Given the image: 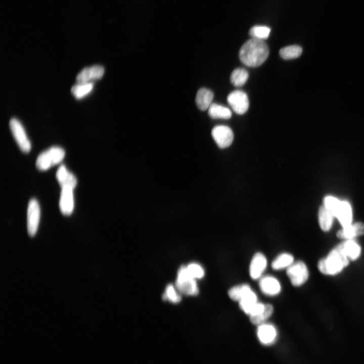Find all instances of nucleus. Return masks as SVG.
I'll list each match as a JSON object with an SVG mask.
<instances>
[{"label": "nucleus", "instance_id": "f257e3e1", "mask_svg": "<svg viewBox=\"0 0 364 364\" xmlns=\"http://www.w3.org/2000/svg\"><path fill=\"white\" fill-rule=\"evenodd\" d=\"M269 53V48L264 40L251 38L241 47L239 56L240 61L244 65L256 67L265 62Z\"/></svg>", "mask_w": 364, "mask_h": 364}, {"label": "nucleus", "instance_id": "f03ea898", "mask_svg": "<svg viewBox=\"0 0 364 364\" xmlns=\"http://www.w3.org/2000/svg\"><path fill=\"white\" fill-rule=\"evenodd\" d=\"M349 260L342 243L333 248L326 258L320 259L317 267L320 272L324 275H335L348 265Z\"/></svg>", "mask_w": 364, "mask_h": 364}, {"label": "nucleus", "instance_id": "7ed1b4c3", "mask_svg": "<svg viewBox=\"0 0 364 364\" xmlns=\"http://www.w3.org/2000/svg\"><path fill=\"white\" fill-rule=\"evenodd\" d=\"M324 205L338 219L343 228L351 224L352 211L348 203L327 196L324 199Z\"/></svg>", "mask_w": 364, "mask_h": 364}, {"label": "nucleus", "instance_id": "20e7f679", "mask_svg": "<svg viewBox=\"0 0 364 364\" xmlns=\"http://www.w3.org/2000/svg\"><path fill=\"white\" fill-rule=\"evenodd\" d=\"M175 287L180 293L187 295H196L199 292L196 279L190 276L184 265L181 266L178 270Z\"/></svg>", "mask_w": 364, "mask_h": 364}, {"label": "nucleus", "instance_id": "39448f33", "mask_svg": "<svg viewBox=\"0 0 364 364\" xmlns=\"http://www.w3.org/2000/svg\"><path fill=\"white\" fill-rule=\"evenodd\" d=\"M65 156L64 150L59 147H53L41 153L36 161V166L40 170H46L60 163Z\"/></svg>", "mask_w": 364, "mask_h": 364}, {"label": "nucleus", "instance_id": "423d86ee", "mask_svg": "<svg viewBox=\"0 0 364 364\" xmlns=\"http://www.w3.org/2000/svg\"><path fill=\"white\" fill-rule=\"evenodd\" d=\"M287 275L292 284L298 287L306 282L309 274L305 264L301 261H297L287 268Z\"/></svg>", "mask_w": 364, "mask_h": 364}, {"label": "nucleus", "instance_id": "0eeeda50", "mask_svg": "<svg viewBox=\"0 0 364 364\" xmlns=\"http://www.w3.org/2000/svg\"><path fill=\"white\" fill-rule=\"evenodd\" d=\"M9 126L20 150L24 153L29 152L31 149V144L21 123L18 120L13 118L10 120Z\"/></svg>", "mask_w": 364, "mask_h": 364}, {"label": "nucleus", "instance_id": "6e6552de", "mask_svg": "<svg viewBox=\"0 0 364 364\" xmlns=\"http://www.w3.org/2000/svg\"><path fill=\"white\" fill-rule=\"evenodd\" d=\"M227 101L234 111L239 115L246 113L249 108L248 96L242 90H236L231 92L227 97Z\"/></svg>", "mask_w": 364, "mask_h": 364}, {"label": "nucleus", "instance_id": "1a4fd4ad", "mask_svg": "<svg viewBox=\"0 0 364 364\" xmlns=\"http://www.w3.org/2000/svg\"><path fill=\"white\" fill-rule=\"evenodd\" d=\"M40 218V208L38 202L31 199L27 209V231L30 236L33 237L37 230Z\"/></svg>", "mask_w": 364, "mask_h": 364}, {"label": "nucleus", "instance_id": "9d476101", "mask_svg": "<svg viewBox=\"0 0 364 364\" xmlns=\"http://www.w3.org/2000/svg\"><path fill=\"white\" fill-rule=\"evenodd\" d=\"M212 136L218 146L225 148L231 145L234 139L232 130L225 125H217L211 131Z\"/></svg>", "mask_w": 364, "mask_h": 364}, {"label": "nucleus", "instance_id": "9b49d317", "mask_svg": "<svg viewBox=\"0 0 364 364\" xmlns=\"http://www.w3.org/2000/svg\"><path fill=\"white\" fill-rule=\"evenodd\" d=\"M104 73V68L100 65H94L83 69L77 75L76 81L78 83L90 82L92 80L99 79Z\"/></svg>", "mask_w": 364, "mask_h": 364}, {"label": "nucleus", "instance_id": "f8f14e48", "mask_svg": "<svg viewBox=\"0 0 364 364\" xmlns=\"http://www.w3.org/2000/svg\"><path fill=\"white\" fill-rule=\"evenodd\" d=\"M267 266L265 256L260 252L255 253L252 258L249 266V274L253 280L259 278Z\"/></svg>", "mask_w": 364, "mask_h": 364}, {"label": "nucleus", "instance_id": "ddd939ff", "mask_svg": "<svg viewBox=\"0 0 364 364\" xmlns=\"http://www.w3.org/2000/svg\"><path fill=\"white\" fill-rule=\"evenodd\" d=\"M257 334L261 343L264 345H270L276 341L277 332L272 325L263 323L258 326Z\"/></svg>", "mask_w": 364, "mask_h": 364}, {"label": "nucleus", "instance_id": "4468645a", "mask_svg": "<svg viewBox=\"0 0 364 364\" xmlns=\"http://www.w3.org/2000/svg\"><path fill=\"white\" fill-rule=\"evenodd\" d=\"M59 206L64 215H69L72 213L74 208L73 189L67 187L62 188Z\"/></svg>", "mask_w": 364, "mask_h": 364}, {"label": "nucleus", "instance_id": "2eb2a0df", "mask_svg": "<svg viewBox=\"0 0 364 364\" xmlns=\"http://www.w3.org/2000/svg\"><path fill=\"white\" fill-rule=\"evenodd\" d=\"M261 291L268 296H275L279 294L281 286L279 281L272 276H265L259 281Z\"/></svg>", "mask_w": 364, "mask_h": 364}, {"label": "nucleus", "instance_id": "dca6fc26", "mask_svg": "<svg viewBox=\"0 0 364 364\" xmlns=\"http://www.w3.org/2000/svg\"><path fill=\"white\" fill-rule=\"evenodd\" d=\"M56 177L62 188L67 187L73 189L76 186V177L66 169L64 165H61L58 168Z\"/></svg>", "mask_w": 364, "mask_h": 364}, {"label": "nucleus", "instance_id": "f3484780", "mask_svg": "<svg viewBox=\"0 0 364 364\" xmlns=\"http://www.w3.org/2000/svg\"><path fill=\"white\" fill-rule=\"evenodd\" d=\"M214 95L213 92L206 88L199 89L196 96L195 102L197 107L201 111L208 109L212 104Z\"/></svg>", "mask_w": 364, "mask_h": 364}, {"label": "nucleus", "instance_id": "a211bd4d", "mask_svg": "<svg viewBox=\"0 0 364 364\" xmlns=\"http://www.w3.org/2000/svg\"><path fill=\"white\" fill-rule=\"evenodd\" d=\"M363 234H364V224L357 222L343 228L337 232V236L340 239L349 240Z\"/></svg>", "mask_w": 364, "mask_h": 364}, {"label": "nucleus", "instance_id": "6ab92c4d", "mask_svg": "<svg viewBox=\"0 0 364 364\" xmlns=\"http://www.w3.org/2000/svg\"><path fill=\"white\" fill-rule=\"evenodd\" d=\"M257 302L256 294L252 289L247 292L239 301L240 307L248 315Z\"/></svg>", "mask_w": 364, "mask_h": 364}, {"label": "nucleus", "instance_id": "aec40b11", "mask_svg": "<svg viewBox=\"0 0 364 364\" xmlns=\"http://www.w3.org/2000/svg\"><path fill=\"white\" fill-rule=\"evenodd\" d=\"M208 115L213 119H228L232 116L231 111L222 105L212 103L208 108Z\"/></svg>", "mask_w": 364, "mask_h": 364}, {"label": "nucleus", "instance_id": "412c9836", "mask_svg": "<svg viewBox=\"0 0 364 364\" xmlns=\"http://www.w3.org/2000/svg\"><path fill=\"white\" fill-rule=\"evenodd\" d=\"M333 214L325 205L322 206L318 212V221L321 229L328 231L332 226Z\"/></svg>", "mask_w": 364, "mask_h": 364}, {"label": "nucleus", "instance_id": "4be33fe9", "mask_svg": "<svg viewBox=\"0 0 364 364\" xmlns=\"http://www.w3.org/2000/svg\"><path fill=\"white\" fill-rule=\"evenodd\" d=\"M274 311L273 306L270 304H265L263 308L257 314L250 316L251 322L256 325L265 323Z\"/></svg>", "mask_w": 364, "mask_h": 364}, {"label": "nucleus", "instance_id": "5701e85b", "mask_svg": "<svg viewBox=\"0 0 364 364\" xmlns=\"http://www.w3.org/2000/svg\"><path fill=\"white\" fill-rule=\"evenodd\" d=\"M294 262L293 256L287 253L279 255L272 261V268L275 270H281L288 268Z\"/></svg>", "mask_w": 364, "mask_h": 364}, {"label": "nucleus", "instance_id": "b1692460", "mask_svg": "<svg viewBox=\"0 0 364 364\" xmlns=\"http://www.w3.org/2000/svg\"><path fill=\"white\" fill-rule=\"evenodd\" d=\"M345 253L349 260L357 259L361 253L360 246L355 241L349 239L343 243Z\"/></svg>", "mask_w": 364, "mask_h": 364}, {"label": "nucleus", "instance_id": "393cba45", "mask_svg": "<svg viewBox=\"0 0 364 364\" xmlns=\"http://www.w3.org/2000/svg\"><path fill=\"white\" fill-rule=\"evenodd\" d=\"M247 71L242 68L235 69L230 76V81L232 84L237 87L243 85L248 78Z\"/></svg>", "mask_w": 364, "mask_h": 364}, {"label": "nucleus", "instance_id": "a878e982", "mask_svg": "<svg viewBox=\"0 0 364 364\" xmlns=\"http://www.w3.org/2000/svg\"><path fill=\"white\" fill-rule=\"evenodd\" d=\"M302 52V48L298 45H291L282 48L279 51L280 56L285 60L298 58Z\"/></svg>", "mask_w": 364, "mask_h": 364}, {"label": "nucleus", "instance_id": "bb28decb", "mask_svg": "<svg viewBox=\"0 0 364 364\" xmlns=\"http://www.w3.org/2000/svg\"><path fill=\"white\" fill-rule=\"evenodd\" d=\"M94 84L90 82L78 83L73 85L71 89L73 95L77 99H81L88 95L93 89Z\"/></svg>", "mask_w": 364, "mask_h": 364}, {"label": "nucleus", "instance_id": "cd10ccee", "mask_svg": "<svg viewBox=\"0 0 364 364\" xmlns=\"http://www.w3.org/2000/svg\"><path fill=\"white\" fill-rule=\"evenodd\" d=\"M270 32V28L269 27L256 25L250 29L249 34L252 38L263 40L269 37Z\"/></svg>", "mask_w": 364, "mask_h": 364}, {"label": "nucleus", "instance_id": "c85d7f7f", "mask_svg": "<svg viewBox=\"0 0 364 364\" xmlns=\"http://www.w3.org/2000/svg\"><path fill=\"white\" fill-rule=\"evenodd\" d=\"M251 289L250 286L247 284L237 285L228 291V295L232 300L239 301Z\"/></svg>", "mask_w": 364, "mask_h": 364}, {"label": "nucleus", "instance_id": "c756f323", "mask_svg": "<svg viewBox=\"0 0 364 364\" xmlns=\"http://www.w3.org/2000/svg\"><path fill=\"white\" fill-rule=\"evenodd\" d=\"M177 290L176 287H175L173 285H168L165 288L164 294H163V299L165 300H168L173 303L179 302L181 298Z\"/></svg>", "mask_w": 364, "mask_h": 364}, {"label": "nucleus", "instance_id": "7c9ffc66", "mask_svg": "<svg viewBox=\"0 0 364 364\" xmlns=\"http://www.w3.org/2000/svg\"><path fill=\"white\" fill-rule=\"evenodd\" d=\"M186 268L190 276L195 279H200L204 276L203 268L197 263H191L186 266Z\"/></svg>", "mask_w": 364, "mask_h": 364}]
</instances>
